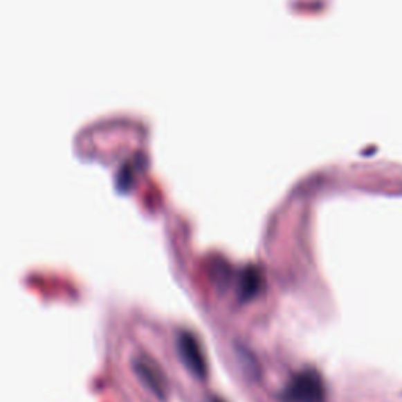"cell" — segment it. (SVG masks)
<instances>
[{
  "instance_id": "1",
  "label": "cell",
  "mask_w": 402,
  "mask_h": 402,
  "mask_svg": "<svg viewBox=\"0 0 402 402\" xmlns=\"http://www.w3.org/2000/svg\"><path fill=\"white\" fill-rule=\"evenodd\" d=\"M284 402H324L325 388L320 376L314 369L300 371L283 390Z\"/></svg>"
},
{
  "instance_id": "2",
  "label": "cell",
  "mask_w": 402,
  "mask_h": 402,
  "mask_svg": "<svg viewBox=\"0 0 402 402\" xmlns=\"http://www.w3.org/2000/svg\"><path fill=\"white\" fill-rule=\"evenodd\" d=\"M176 349L185 369L197 378H206L208 365L205 355L201 352L200 342L190 331H181L176 340Z\"/></svg>"
},
{
  "instance_id": "3",
  "label": "cell",
  "mask_w": 402,
  "mask_h": 402,
  "mask_svg": "<svg viewBox=\"0 0 402 402\" xmlns=\"http://www.w3.org/2000/svg\"><path fill=\"white\" fill-rule=\"evenodd\" d=\"M132 368L136 371L140 382L147 387L151 393H154L159 399H165L167 396V382L162 376L161 369L153 363V361L145 358H136L132 363Z\"/></svg>"
},
{
  "instance_id": "4",
  "label": "cell",
  "mask_w": 402,
  "mask_h": 402,
  "mask_svg": "<svg viewBox=\"0 0 402 402\" xmlns=\"http://www.w3.org/2000/svg\"><path fill=\"white\" fill-rule=\"evenodd\" d=\"M261 283H263V277L258 269L255 267H247L241 275V289H239V297L242 302L253 299V297L259 293Z\"/></svg>"
},
{
  "instance_id": "5",
  "label": "cell",
  "mask_w": 402,
  "mask_h": 402,
  "mask_svg": "<svg viewBox=\"0 0 402 402\" xmlns=\"http://www.w3.org/2000/svg\"><path fill=\"white\" fill-rule=\"evenodd\" d=\"M209 402H223V401H220V399H217V398H212V399L209 401Z\"/></svg>"
}]
</instances>
